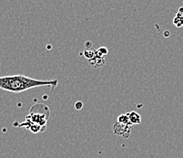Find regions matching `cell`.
I'll return each instance as SVG.
<instances>
[{
	"label": "cell",
	"instance_id": "1",
	"mask_svg": "<svg viewBox=\"0 0 183 158\" xmlns=\"http://www.w3.org/2000/svg\"><path fill=\"white\" fill-rule=\"evenodd\" d=\"M58 80H39L24 75H10L0 77V89L5 91L18 93L42 86H48L54 89L58 85Z\"/></svg>",
	"mask_w": 183,
	"mask_h": 158
},
{
	"label": "cell",
	"instance_id": "2",
	"mask_svg": "<svg viewBox=\"0 0 183 158\" xmlns=\"http://www.w3.org/2000/svg\"><path fill=\"white\" fill-rule=\"evenodd\" d=\"M113 132L117 135H120L124 138H129L130 135V126L126 125L123 124H120V122H116L115 124H113Z\"/></svg>",
	"mask_w": 183,
	"mask_h": 158
},
{
	"label": "cell",
	"instance_id": "3",
	"mask_svg": "<svg viewBox=\"0 0 183 158\" xmlns=\"http://www.w3.org/2000/svg\"><path fill=\"white\" fill-rule=\"evenodd\" d=\"M128 113H129V120L131 122V124H132V125L133 124H139L141 122V116L137 112L132 111V112Z\"/></svg>",
	"mask_w": 183,
	"mask_h": 158
},
{
	"label": "cell",
	"instance_id": "4",
	"mask_svg": "<svg viewBox=\"0 0 183 158\" xmlns=\"http://www.w3.org/2000/svg\"><path fill=\"white\" fill-rule=\"evenodd\" d=\"M118 122H120V124H126V125H129L131 126L132 124H131V122L129 120V113H124V114H120L118 117Z\"/></svg>",
	"mask_w": 183,
	"mask_h": 158
},
{
	"label": "cell",
	"instance_id": "5",
	"mask_svg": "<svg viewBox=\"0 0 183 158\" xmlns=\"http://www.w3.org/2000/svg\"><path fill=\"white\" fill-rule=\"evenodd\" d=\"M173 24L177 27H183V16L180 15V13H177L175 19H173Z\"/></svg>",
	"mask_w": 183,
	"mask_h": 158
},
{
	"label": "cell",
	"instance_id": "6",
	"mask_svg": "<svg viewBox=\"0 0 183 158\" xmlns=\"http://www.w3.org/2000/svg\"><path fill=\"white\" fill-rule=\"evenodd\" d=\"M107 53H108V50L106 47H100L98 50H96V54L99 55V57H100L102 58H104V57L107 56Z\"/></svg>",
	"mask_w": 183,
	"mask_h": 158
},
{
	"label": "cell",
	"instance_id": "7",
	"mask_svg": "<svg viewBox=\"0 0 183 158\" xmlns=\"http://www.w3.org/2000/svg\"><path fill=\"white\" fill-rule=\"evenodd\" d=\"M84 56L88 58V60H91V58H93L95 56H96V50L94 49H87L85 51H84Z\"/></svg>",
	"mask_w": 183,
	"mask_h": 158
},
{
	"label": "cell",
	"instance_id": "8",
	"mask_svg": "<svg viewBox=\"0 0 183 158\" xmlns=\"http://www.w3.org/2000/svg\"><path fill=\"white\" fill-rule=\"evenodd\" d=\"M82 107H83V102H77L76 103H75V108H76V110H81L82 109Z\"/></svg>",
	"mask_w": 183,
	"mask_h": 158
},
{
	"label": "cell",
	"instance_id": "9",
	"mask_svg": "<svg viewBox=\"0 0 183 158\" xmlns=\"http://www.w3.org/2000/svg\"><path fill=\"white\" fill-rule=\"evenodd\" d=\"M169 36V31H168V30H167V31H165V32H164V37L168 38Z\"/></svg>",
	"mask_w": 183,
	"mask_h": 158
},
{
	"label": "cell",
	"instance_id": "10",
	"mask_svg": "<svg viewBox=\"0 0 183 158\" xmlns=\"http://www.w3.org/2000/svg\"><path fill=\"white\" fill-rule=\"evenodd\" d=\"M48 49H51V46H50V45L48 46Z\"/></svg>",
	"mask_w": 183,
	"mask_h": 158
}]
</instances>
